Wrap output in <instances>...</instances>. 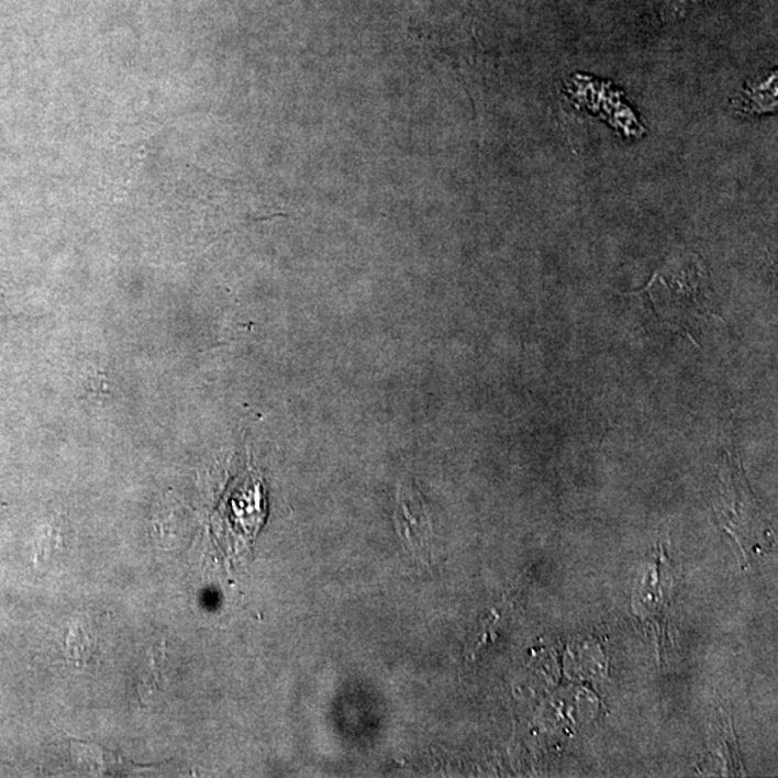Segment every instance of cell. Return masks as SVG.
Returning a JSON list of instances; mask_svg holds the SVG:
<instances>
[{"label": "cell", "mask_w": 778, "mask_h": 778, "mask_svg": "<svg viewBox=\"0 0 778 778\" xmlns=\"http://www.w3.org/2000/svg\"><path fill=\"white\" fill-rule=\"evenodd\" d=\"M4 508L7 507H4L3 500L0 499V515H2V513L4 512Z\"/></svg>", "instance_id": "7"}, {"label": "cell", "mask_w": 778, "mask_h": 778, "mask_svg": "<svg viewBox=\"0 0 778 778\" xmlns=\"http://www.w3.org/2000/svg\"><path fill=\"white\" fill-rule=\"evenodd\" d=\"M701 2L703 0H664L660 15L665 21L679 20V18L687 15L688 12L692 11V8Z\"/></svg>", "instance_id": "6"}, {"label": "cell", "mask_w": 778, "mask_h": 778, "mask_svg": "<svg viewBox=\"0 0 778 778\" xmlns=\"http://www.w3.org/2000/svg\"><path fill=\"white\" fill-rule=\"evenodd\" d=\"M69 756L74 766L88 776H122L136 768L119 753L77 738H69Z\"/></svg>", "instance_id": "3"}, {"label": "cell", "mask_w": 778, "mask_h": 778, "mask_svg": "<svg viewBox=\"0 0 778 778\" xmlns=\"http://www.w3.org/2000/svg\"><path fill=\"white\" fill-rule=\"evenodd\" d=\"M396 523L398 534L411 553L416 558L427 557L432 526L423 497L414 484H402L398 490Z\"/></svg>", "instance_id": "2"}, {"label": "cell", "mask_w": 778, "mask_h": 778, "mask_svg": "<svg viewBox=\"0 0 778 778\" xmlns=\"http://www.w3.org/2000/svg\"><path fill=\"white\" fill-rule=\"evenodd\" d=\"M632 294L645 296L642 299L660 322L694 342L702 321L720 316L710 273L699 258L682 257L666 264L645 289Z\"/></svg>", "instance_id": "1"}, {"label": "cell", "mask_w": 778, "mask_h": 778, "mask_svg": "<svg viewBox=\"0 0 778 778\" xmlns=\"http://www.w3.org/2000/svg\"><path fill=\"white\" fill-rule=\"evenodd\" d=\"M68 542V531L64 530V526H49L36 544V557L43 564L54 563L55 559L63 558L64 554H67Z\"/></svg>", "instance_id": "5"}, {"label": "cell", "mask_w": 778, "mask_h": 778, "mask_svg": "<svg viewBox=\"0 0 778 778\" xmlns=\"http://www.w3.org/2000/svg\"><path fill=\"white\" fill-rule=\"evenodd\" d=\"M99 636L90 623H74L65 641V656L78 669L86 668L95 659Z\"/></svg>", "instance_id": "4"}]
</instances>
